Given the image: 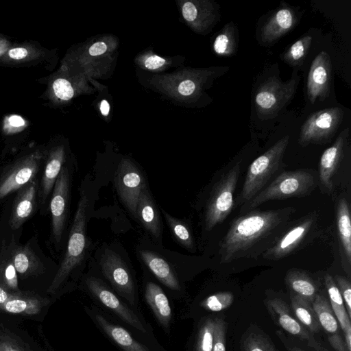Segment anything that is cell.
Listing matches in <instances>:
<instances>
[{"label":"cell","instance_id":"cell-1","mask_svg":"<svg viewBox=\"0 0 351 351\" xmlns=\"http://www.w3.org/2000/svg\"><path fill=\"white\" fill-rule=\"evenodd\" d=\"M295 211L291 207L250 210L235 219L221 242V262L263 254L289 228Z\"/></svg>","mask_w":351,"mask_h":351},{"label":"cell","instance_id":"cell-2","mask_svg":"<svg viewBox=\"0 0 351 351\" xmlns=\"http://www.w3.org/2000/svg\"><path fill=\"white\" fill-rule=\"evenodd\" d=\"M88 206V195L82 191L70 230L66 252L60 267L47 289L49 293H54L60 288L81 264L84 257Z\"/></svg>","mask_w":351,"mask_h":351},{"label":"cell","instance_id":"cell-3","mask_svg":"<svg viewBox=\"0 0 351 351\" xmlns=\"http://www.w3.org/2000/svg\"><path fill=\"white\" fill-rule=\"evenodd\" d=\"M315 186V176L308 170L285 171L241 206L240 210L242 213H247L268 201L302 197L310 194Z\"/></svg>","mask_w":351,"mask_h":351},{"label":"cell","instance_id":"cell-4","mask_svg":"<svg viewBox=\"0 0 351 351\" xmlns=\"http://www.w3.org/2000/svg\"><path fill=\"white\" fill-rule=\"evenodd\" d=\"M289 136L278 141L250 165L237 204L243 206L261 192L278 170L289 144Z\"/></svg>","mask_w":351,"mask_h":351},{"label":"cell","instance_id":"cell-5","mask_svg":"<svg viewBox=\"0 0 351 351\" xmlns=\"http://www.w3.org/2000/svg\"><path fill=\"white\" fill-rule=\"evenodd\" d=\"M44 160V145L25 151L0 171V200L36 179Z\"/></svg>","mask_w":351,"mask_h":351},{"label":"cell","instance_id":"cell-6","mask_svg":"<svg viewBox=\"0 0 351 351\" xmlns=\"http://www.w3.org/2000/svg\"><path fill=\"white\" fill-rule=\"evenodd\" d=\"M240 169L239 162L223 174L214 186L206 207L205 227L207 230L222 223L231 213Z\"/></svg>","mask_w":351,"mask_h":351},{"label":"cell","instance_id":"cell-7","mask_svg":"<svg viewBox=\"0 0 351 351\" xmlns=\"http://www.w3.org/2000/svg\"><path fill=\"white\" fill-rule=\"evenodd\" d=\"M343 117V112L338 107L313 113L301 127L299 144L304 147L309 144L326 143L336 133Z\"/></svg>","mask_w":351,"mask_h":351},{"label":"cell","instance_id":"cell-8","mask_svg":"<svg viewBox=\"0 0 351 351\" xmlns=\"http://www.w3.org/2000/svg\"><path fill=\"white\" fill-rule=\"evenodd\" d=\"M71 184V170L64 165L54 184L49 204L51 239L56 245L61 242L67 223Z\"/></svg>","mask_w":351,"mask_h":351},{"label":"cell","instance_id":"cell-9","mask_svg":"<svg viewBox=\"0 0 351 351\" xmlns=\"http://www.w3.org/2000/svg\"><path fill=\"white\" fill-rule=\"evenodd\" d=\"M298 79L294 77L287 82L271 78L261 85L255 95L257 112L261 115L276 114L293 97Z\"/></svg>","mask_w":351,"mask_h":351},{"label":"cell","instance_id":"cell-10","mask_svg":"<svg viewBox=\"0 0 351 351\" xmlns=\"http://www.w3.org/2000/svg\"><path fill=\"white\" fill-rule=\"evenodd\" d=\"M317 220L315 213H311L293 226L289 228L276 243L262 255L267 260H278L293 253L307 239Z\"/></svg>","mask_w":351,"mask_h":351},{"label":"cell","instance_id":"cell-11","mask_svg":"<svg viewBox=\"0 0 351 351\" xmlns=\"http://www.w3.org/2000/svg\"><path fill=\"white\" fill-rule=\"evenodd\" d=\"M115 186L119 197L130 213L136 217L138 200L142 189L146 186L141 171L130 162H122L117 169Z\"/></svg>","mask_w":351,"mask_h":351},{"label":"cell","instance_id":"cell-12","mask_svg":"<svg viewBox=\"0 0 351 351\" xmlns=\"http://www.w3.org/2000/svg\"><path fill=\"white\" fill-rule=\"evenodd\" d=\"M86 284L90 292L123 322L143 333L147 332L146 328L137 315L120 300L103 281L89 277L86 280Z\"/></svg>","mask_w":351,"mask_h":351},{"label":"cell","instance_id":"cell-13","mask_svg":"<svg viewBox=\"0 0 351 351\" xmlns=\"http://www.w3.org/2000/svg\"><path fill=\"white\" fill-rule=\"evenodd\" d=\"M50 51L34 41L16 43L0 56V66L27 67L47 66Z\"/></svg>","mask_w":351,"mask_h":351},{"label":"cell","instance_id":"cell-14","mask_svg":"<svg viewBox=\"0 0 351 351\" xmlns=\"http://www.w3.org/2000/svg\"><path fill=\"white\" fill-rule=\"evenodd\" d=\"M100 265L106 279L131 304H134V285L132 276L121 258L113 252H106Z\"/></svg>","mask_w":351,"mask_h":351},{"label":"cell","instance_id":"cell-15","mask_svg":"<svg viewBox=\"0 0 351 351\" xmlns=\"http://www.w3.org/2000/svg\"><path fill=\"white\" fill-rule=\"evenodd\" d=\"M64 161L65 152L62 146L53 144L44 145V171L38 190V204L42 208H45L47 200L51 195Z\"/></svg>","mask_w":351,"mask_h":351},{"label":"cell","instance_id":"cell-16","mask_svg":"<svg viewBox=\"0 0 351 351\" xmlns=\"http://www.w3.org/2000/svg\"><path fill=\"white\" fill-rule=\"evenodd\" d=\"M331 69L330 58L326 51H321L312 62L307 80V95L311 104L328 96Z\"/></svg>","mask_w":351,"mask_h":351},{"label":"cell","instance_id":"cell-17","mask_svg":"<svg viewBox=\"0 0 351 351\" xmlns=\"http://www.w3.org/2000/svg\"><path fill=\"white\" fill-rule=\"evenodd\" d=\"M38 190V184L36 179H34L17 191L8 220L12 229L16 230L21 228L33 215Z\"/></svg>","mask_w":351,"mask_h":351},{"label":"cell","instance_id":"cell-18","mask_svg":"<svg viewBox=\"0 0 351 351\" xmlns=\"http://www.w3.org/2000/svg\"><path fill=\"white\" fill-rule=\"evenodd\" d=\"M311 306L321 328L326 332L331 346L336 351H348L339 333L338 321L326 298L317 294Z\"/></svg>","mask_w":351,"mask_h":351},{"label":"cell","instance_id":"cell-19","mask_svg":"<svg viewBox=\"0 0 351 351\" xmlns=\"http://www.w3.org/2000/svg\"><path fill=\"white\" fill-rule=\"evenodd\" d=\"M267 308L278 324L289 333L306 341L308 346L319 350L320 346L311 337L308 330L295 318H294L287 304L281 299L274 298L267 302Z\"/></svg>","mask_w":351,"mask_h":351},{"label":"cell","instance_id":"cell-20","mask_svg":"<svg viewBox=\"0 0 351 351\" xmlns=\"http://www.w3.org/2000/svg\"><path fill=\"white\" fill-rule=\"evenodd\" d=\"M349 134V129L343 130L335 143L322 154L319 166V178L322 186L330 191L332 177L343 157L344 146Z\"/></svg>","mask_w":351,"mask_h":351},{"label":"cell","instance_id":"cell-21","mask_svg":"<svg viewBox=\"0 0 351 351\" xmlns=\"http://www.w3.org/2000/svg\"><path fill=\"white\" fill-rule=\"evenodd\" d=\"M298 16L289 7L278 9L263 25L261 39L263 44H271L290 32L297 24Z\"/></svg>","mask_w":351,"mask_h":351},{"label":"cell","instance_id":"cell-22","mask_svg":"<svg viewBox=\"0 0 351 351\" xmlns=\"http://www.w3.org/2000/svg\"><path fill=\"white\" fill-rule=\"evenodd\" d=\"M9 245L18 276L26 278L40 275L44 272L43 263L29 245H18L13 240Z\"/></svg>","mask_w":351,"mask_h":351},{"label":"cell","instance_id":"cell-23","mask_svg":"<svg viewBox=\"0 0 351 351\" xmlns=\"http://www.w3.org/2000/svg\"><path fill=\"white\" fill-rule=\"evenodd\" d=\"M49 300L30 292H14L12 296L0 306V311L14 315H34L40 312Z\"/></svg>","mask_w":351,"mask_h":351},{"label":"cell","instance_id":"cell-24","mask_svg":"<svg viewBox=\"0 0 351 351\" xmlns=\"http://www.w3.org/2000/svg\"><path fill=\"white\" fill-rule=\"evenodd\" d=\"M337 228L340 243L343 265L350 274L351 264V221L350 208L347 199H339L337 206Z\"/></svg>","mask_w":351,"mask_h":351},{"label":"cell","instance_id":"cell-25","mask_svg":"<svg viewBox=\"0 0 351 351\" xmlns=\"http://www.w3.org/2000/svg\"><path fill=\"white\" fill-rule=\"evenodd\" d=\"M136 218L139 219L144 228L154 237H160L161 228L158 211L147 186L140 193Z\"/></svg>","mask_w":351,"mask_h":351},{"label":"cell","instance_id":"cell-26","mask_svg":"<svg viewBox=\"0 0 351 351\" xmlns=\"http://www.w3.org/2000/svg\"><path fill=\"white\" fill-rule=\"evenodd\" d=\"M94 319L102 330L125 351H150L124 328L110 322L102 315L95 313Z\"/></svg>","mask_w":351,"mask_h":351},{"label":"cell","instance_id":"cell-27","mask_svg":"<svg viewBox=\"0 0 351 351\" xmlns=\"http://www.w3.org/2000/svg\"><path fill=\"white\" fill-rule=\"evenodd\" d=\"M140 255L149 270L164 285L171 290L180 291V285L169 264L158 254L141 250Z\"/></svg>","mask_w":351,"mask_h":351},{"label":"cell","instance_id":"cell-28","mask_svg":"<svg viewBox=\"0 0 351 351\" xmlns=\"http://www.w3.org/2000/svg\"><path fill=\"white\" fill-rule=\"evenodd\" d=\"M145 298L160 324L169 329L172 313L169 300L163 290L153 282H148L145 287Z\"/></svg>","mask_w":351,"mask_h":351},{"label":"cell","instance_id":"cell-29","mask_svg":"<svg viewBox=\"0 0 351 351\" xmlns=\"http://www.w3.org/2000/svg\"><path fill=\"white\" fill-rule=\"evenodd\" d=\"M286 284L291 293L298 295L312 304L317 293V287L306 273L292 269L287 272Z\"/></svg>","mask_w":351,"mask_h":351},{"label":"cell","instance_id":"cell-30","mask_svg":"<svg viewBox=\"0 0 351 351\" xmlns=\"http://www.w3.org/2000/svg\"><path fill=\"white\" fill-rule=\"evenodd\" d=\"M324 282L329 296L330 306L339 327L344 333L348 329L351 328L350 317L348 316L343 300L332 276L328 274H326Z\"/></svg>","mask_w":351,"mask_h":351},{"label":"cell","instance_id":"cell-31","mask_svg":"<svg viewBox=\"0 0 351 351\" xmlns=\"http://www.w3.org/2000/svg\"><path fill=\"white\" fill-rule=\"evenodd\" d=\"M0 284L12 292L21 291L10 245L4 243L0 246Z\"/></svg>","mask_w":351,"mask_h":351},{"label":"cell","instance_id":"cell-32","mask_svg":"<svg viewBox=\"0 0 351 351\" xmlns=\"http://www.w3.org/2000/svg\"><path fill=\"white\" fill-rule=\"evenodd\" d=\"M291 306L297 319L311 332H319L322 328L311 306L302 297L291 293Z\"/></svg>","mask_w":351,"mask_h":351},{"label":"cell","instance_id":"cell-33","mask_svg":"<svg viewBox=\"0 0 351 351\" xmlns=\"http://www.w3.org/2000/svg\"><path fill=\"white\" fill-rule=\"evenodd\" d=\"M238 47L237 30L233 23L226 25L213 43V50L221 56H230L237 52Z\"/></svg>","mask_w":351,"mask_h":351},{"label":"cell","instance_id":"cell-34","mask_svg":"<svg viewBox=\"0 0 351 351\" xmlns=\"http://www.w3.org/2000/svg\"><path fill=\"white\" fill-rule=\"evenodd\" d=\"M311 43V36L306 35L301 37L283 54V60L292 66H299L302 65L308 52Z\"/></svg>","mask_w":351,"mask_h":351},{"label":"cell","instance_id":"cell-35","mask_svg":"<svg viewBox=\"0 0 351 351\" xmlns=\"http://www.w3.org/2000/svg\"><path fill=\"white\" fill-rule=\"evenodd\" d=\"M161 210L173 237L185 248L189 250H193L194 242L188 227L182 221L171 216L163 209Z\"/></svg>","mask_w":351,"mask_h":351},{"label":"cell","instance_id":"cell-36","mask_svg":"<svg viewBox=\"0 0 351 351\" xmlns=\"http://www.w3.org/2000/svg\"><path fill=\"white\" fill-rule=\"evenodd\" d=\"M243 351H278L263 335L249 331L242 339Z\"/></svg>","mask_w":351,"mask_h":351},{"label":"cell","instance_id":"cell-37","mask_svg":"<svg viewBox=\"0 0 351 351\" xmlns=\"http://www.w3.org/2000/svg\"><path fill=\"white\" fill-rule=\"evenodd\" d=\"M214 319L207 318L201 325L196 341V351H212L214 341Z\"/></svg>","mask_w":351,"mask_h":351},{"label":"cell","instance_id":"cell-38","mask_svg":"<svg viewBox=\"0 0 351 351\" xmlns=\"http://www.w3.org/2000/svg\"><path fill=\"white\" fill-rule=\"evenodd\" d=\"M233 300L234 295L231 292L223 291L209 295L202 301L200 305L208 311L218 312L229 307Z\"/></svg>","mask_w":351,"mask_h":351},{"label":"cell","instance_id":"cell-39","mask_svg":"<svg viewBox=\"0 0 351 351\" xmlns=\"http://www.w3.org/2000/svg\"><path fill=\"white\" fill-rule=\"evenodd\" d=\"M214 341L212 351H226L227 324L222 317L214 318Z\"/></svg>","mask_w":351,"mask_h":351},{"label":"cell","instance_id":"cell-40","mask_svg":"<svg viewBox=\"0 0 351 351\" xmlns=\"http://www.w3.org/2000/svg\"><path fill=\"white\" fill-rule=\"evenodd\" d=\"M335 281L343 300L348 316L351 317V285L349 280L341 276L336 275Z\"/></svg>","mask_w":351,"mask_h":351},{"label":"cell","instance_id":"cell-41","mask_svg":"<svg viewBox=\"0 0 351 351\" xmlns=\"http://www.w3.org/2000/svg\"><path fill=\"white\" fill-rule=\"evenodd\" d=\"M0 351H27L10 335H0Z\"/></svg>","mask_w":351,"mask_h":351},{"label":"cell","instance_id":"cell-42","mask_svg":"<svg viewBox=\"0 0 351 351\" xmlns=\"http://www.w3.org/2000/svg\"><path fill=\"white\" fill-rule=\"evenodd\" d=\"M182 15L184 19L189 22H194L196 19L197 8L195 4L191 1H186L182 6Z\"/></svg>","mask_w":351,"mask_h":351},{"label":"cell","instance_id":"cell-43","mask_svg":"<svg viewBox=\"0 0 351 351\" xmlns=\"http://www.w3.org/2000/svg\"><path fill=\"white\" fill-rule=\"evenodd\" d=\"M165 63V60L158 56L156 55H153L149 56L145 62V66L146 68L149 69H156L160 68Z\"/></svg>","mask_w":351,"mask_h":351},{"label":"cell","instance_id":"cell-44","mask_svg":"<svg viewBox=\"0 0 351 351\" xmlns=\"http://www.w3.org/2000/svg\"><path fill=\"white\" fill-rule=\"evenodd\" d=\"M195 88L196 86L193 81L186 80L180 84L178 91L181 95L187 96L193 93Z\"/></svg>","mask_w":351,"mask_h":351},{"label":"cell","instance_id":"cell-45","mask_svg":"<svg viewBox=\"0 0 351 351\" xmlns=\"http://www.w3.org/2000/svg\"><path fill=\"white\" fill-rule=\"evenodd\" d=\"M107 49L106 45L103 42H97L89 49V53L91 56H98L103 54Z\"/></svg>","mask_w":351,"mask_h":351},{"label":"cell","instance_id":"cell-46","mask_svg":"<svg viewBox=\"0 0 351 351\" xmlns=\"http://www.w3.org/2000/svg\"><path fill=\"white\" fill-rule=\"evenodd\" d=\"M15 43L10 38L0 33V56Z\"/></svg>","mask_w":351,"mask_h":351},{"label":"cell","instance_id":"cell-47","mask_svg":"<svg viewBox=\"0 0 351 351\" xmlns=\"http://www.w3.org/2000/svg\"><path fill=\"white\" fill-rule=\"evenodd\" d=\"M0 284V306L8 300L14 294Z\"/></svg>","mask_w":351,"mask_h":351},{"label":"cell","instance_id":"cell-48","mask_svg":"<svg viewBox=\"0 0 351 351\" xmlns=\"http://www.w3.org/2000/svg\"><path fill=\"white\" fill-rule=\"evenodd\" d=\"M345 344L348 351H351V328L344 332Z\"/></svg>","mask_w":351,"mask_h":351},{"label":"cell","instance_id":"cell-49","mask_svg":"<svg viewBox=\"0 0 351 351\" xmlns=\"http://www.w3.org/2000/svg\"><path fill=\"white\" fill-rule=\"evenodd\" d=\"M100 110H101V112L102 113V114L108 115L109 110H110V105L106 100H103L101 102Z\"/></svg>","mask_w":351,"mask_h":351},{"label":"cell","instance_id":"cell-50","mask_svg":"<svg viewBox=\"0 0 351 351\" xmlns=\"http://www.w3.org/2000/svg\"><path fill=\"white\" fill-rule=\"evenodd\" d=\"M290 351H303V350H300V349H299V348H291V349L290 350Z\"/></svg>","mask_w":351,"mask_h":351}]
</instances>
